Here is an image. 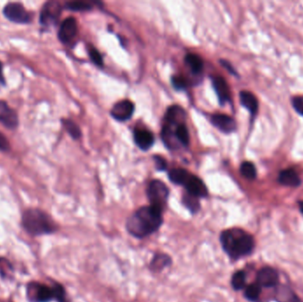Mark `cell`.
Instances as JSON below:
<instances>
[{
    "instance_id": "3",
    "label": "cell",
    "mask_w": 303,
    "mask_h": 302,
    "mask_svg": "<svg viewBox=\"0 0 303 302\" xmlns=\"http://www.w3.org/2000/svg\"><path fill=\"white\" fill-rule=\"evenodd\" d=\"M22 225L28 233L40 236L55 231L56 226L50 216L39 210H29L22 216Z\"/></svg>"
},
{
    "instance_id": "10",
    "label": "cell",
    "mask_w": 303,
    "mask_h": 302,
    "mask_svg": "<svg viewBox=\"0 0 303 302\" xmlns=\"http://www.w3.org/2000/svg\"><path fill=\"white\" fill-rule=\"evenodd\" d=\"M134 110V104L131 101L127 100H121L113 106L111 110V115L117 121L125 122L131 118Z\"/></svg>"
},
{
    "instance_id": "29",
    "label": "cell",
    "mask_w": 303,
    "mask_h": 302,
    "mask_svg": "<svg viewBox=\"0 0 303 302\" xmlns=\"http://www.w3.org/2000/svg\"><path fill=\"white\" fill-rule=\"evenodd\" d=\"M54 299H56L59 302H67L66 299V293L64 288L60 285H55L54 286Z\"/></svg>"
},
{
    "instance_id": "5",
    "label": "cell",
    "mask_w": 303,
    "mask_h": 302,
    "mask_svg": "<svg viewBox=\"0 0 303 302\" xmlns=\"http://www.w3.org/2000/svg\"><path fill=\"white\" fill-rule=\"evenodd\" d=\"M4 15L14 24H27L31 21V14L28 12L24 5L20 3H9L5 6Z\"/></svg>"
},
{
    "instance_id": "17",
    "label": "cell",
    "mask_w": 303,
    "mask_h": 302,
    "mask_svg": "<svg viewBox=\"0 0 303 302\" xmlns=\"http://www.w3.org/2000/svg\"><path fill=\"white\" fill-rule=\"evenodd\" d=\"M240 103L252 114H255L258 110V101L255 96L249 91H241L240 94Z\"/></svg>"
},
{
    "instance_id": "24",
    "label": "cell",
    "mask_w": 303,
    "mask_h": 302,
    "mask_svg": "<svg viewBox=\"0 0 303 302\" xmlns=\"http://www.w3.org/2000/svg\"><path fill=\"white\" fill-rule=\"evenodd\" d=\"M231 286L234 290L243 289L246 286V274L244 271H237L231 278Z\"/></svg>"
},
{
    "instance_id": "30",
    "label": "cell",
    "mask_w": 303,
    "mask_h": 302,
    "mask_svg": "<svg viewBox=\"0 0 303 302\" xmlns=\"http://www.w3.org/2000/svg\"><path fill=\"white\" fill-rule=\"evenodd\" d=\"M293 108L297 113L303 117V96L294 97L293 99Z\"/></svg>"
},
{
    "instance_id": "23",
    "label": "cell",
    "mask_w": 303,
    "mask_h": 302,
    "mask_svg": "<svg viewBox=\"0 0 303 302\" xmlns=\"http://www.w3.org/2000/svg\"><path fill=\"white\" fill-rule=\"evenodd\" d=\"M261 286L258 284H251L247 286L245 291V296L251 301H257L261 294Z\"/></svg>"
},
{
    "instance_id": "18",
    "label": "cell",
    "mask_w": 303,
    "mask_h": 302,
    "mask_svg": "<svg viewBox=\"0 0 303 302\" xmlns=\"http://www.w3.org/2000/svg\"><path fill=\"white\" fill-rule=\"evenodd\" d=\"M191 176L190 173L183 169H174L169 173V177L172 183L179 185H183L187 183V181Z\"/></svg>"
},
{
    "instance_id": "25",
    "label": "cell",
    "mask_w": 303,
    "mask_h": 302,
    "mask_svg": "<svg viewBox=\"0 0 303 302\" xmlns=\"http://www.w3.org/2000/svg\"><path fill=\"white\" fill-rule=\"evenodd\" d=\"M62 123H63L64 127H65V129L67 130V133L73 138L77 140V138L80 137V129H79V127L77 126L76 123H74L73 121H71V120H63Z\"/></svg>"
},
{
    "instance_id": "4",
    "label": "cell",
    "mask_w": 303,
    "mask_h": 302,
    "mask_svg": "<svg viewBox=\"0 0 303 302\" xmlns=\"http://www.w3.org/2000/svg\"><path fill=\"white\" fill-rule=\"evenodd\" d=\"M169 188L160 180L152 181L147 188V197L150 200L151 206L164 210L169 198Z\"/></svg>"
},
{
    "instance_id": "20",
    "label": "cell",
    "mask_w": 303,
    "mask_h": 302,
    "mask_svg": "<svg viewBox=\"0 0 303 302\" xmlns=\"http://www.w3.org/2000/svg\"><path fill=\"white\" fill-rule=\"evenodd\" d=\"M170 263H171V260L169 256L164 253H159L153 257V261L151 263V269L155 271L161 270L164 268H166L167 266L170 265Z\"/></svg>"
},
{
    "instance_id": "33",
    "label": "cell",
    "mask_w": 303,
    "mask_h": 302,
    "mask_svg": "<svg viewBox=\"0 0 303 302\" xmlns=\"http://www.w3.org/2000/svg\"><path fill=\"white\" fill-rule=\"evenodd\" d=\"M154 160H155V165H156L157 170L161 171V170H164L166 169V160L164 158H161L160 156H156L154 158Z\"/></svg>"
},
{
    "instance_id": "14",
    "label": "cell",
    "mask_w": 303,
    "mask_h": 302,
    "mask_svg": "<svg viewBox=\"0 0 303 302\" xmlns=\"http://www.w3.org/2000/svg\"><path fill=\"white\" fill-rule=\"evenodd\" d=\"M134 140L140 149L147 151L153 146L154 137L153 133H151L149 130L137 129L134 132Z\"/></svg>"
},
{
    "instance_id": "13",
    "label": "cell",
    "mask_w": 303,
    "mask_h": 302,
    "mask_svg": "<svg viewBox=\"0 0 303 302\" xmlns=\"http://www.w3.org/2000/svg\"><path fill=\"white\" fill-rule=\"evenodd\" d=\"M211 123L214 126L217 127L218 130L224 133L234 132L236 130L237 124L231 117L226 114L216 113L211 117Z\"/></svg>"
},
{
    "instance_id": "34",
    "label": "cell",
    "mask_w": 303,
    "mask_h": 302,
    "mask_svg": "<svg viewBox=\"0 0 303 302\" xmlns=\"http://www.w3.org/2000/svg\"><path fill=\"white\" fill-rule=\"evenodd\" d=\"M0 84L1 85H5L6 84V80L4 78L3 75V66H2L1 62H0Z\"/></svg>"
},
{
    "instance_id": "6",
    "label": "cell",
    "mask_w": 303,
    "mask_h": 302,
    "mask_svg": "<svg viewBox=\"0 0 303 302\" xmlns=\"http://www.w3.org/2000/svg\"><path fill=\"white\" fill-rule=\"evenodd\" d=\"M27 296L31 302H49L54 299V288L40 283H30L28 286Z\"/></svg>"
},
{
    "instance_id": "19",
    "label": "cell",
    "mask_w": 303,
    "mask_h": 302,
    "mask_svg": "<svg viewBox=\"0 0 303 302\" xmlns=\"http://www.w3.org/2000/svg\"><path fill=\"white\" fill-rule=\"evenodd\" d=\"M185 63L190 67L192 72L195 75L200 74L203 69V61L200 56L194 53H189L185 56Z\"/></svg>"
},
{
    "instance_id": "27",
    "label": "cell",
    "mask_w": 303,
    "mask_h": 302,
    "mask_svg": "<svg viewBox=\"0 0 303 302\" xmlns=\"http://www.w3.org/2000/svg\"><path fill=\"white\" fill-rule=\"evenodd\" d=\"M183 204L185 205L188 210H191L193 213H196L200 210V206L198 198L192 196L187 193L185 196L183 197Z\"/></svg>"
},
{
    "instance_id": "15",
    "label": "cell",
    "mask_w": 303,
    "mask_h": 302,
    "mask_svg": "<svg viewBox=\"0 0 303 302\" xmlns=\"http://www.w3.org/2000/svg\"><path fill=\"white\" fill-rule=\"evenodd\" d=\"M214 89L217 92V97L222 105L226 103L227 101L230 100V90L225 80L220 77H214L213 80Z\"/></svg>"
},
{
    "instance_id": "1",
    "label": "cell",
    "mask_w": 303,
    "mask_h": 302,
    "mask_svg": "<svg viewBox=\"0 0 303 302\" xmlns=\"http://www.w3.org/2000/svg\"><path fill=\"white\" fill-rule=\"evenodd\" d=\"M162 211L155 206H143L127 221V229L132 236L142 239L160 229Z\"/></svg>"
},
{
    "instance_id": "2",
    "label": "cell",
    "mask_w": 303,
    "mask_h": 302,
    "mask_svg": "<svg viewBox=\"0 0 303 302\" xmlns=\"http://www.w3.org/2000/svg\"><path fill=\"white\" fill-rule=\"evenodd\" d=\"M220 239L223 250L234 259L249 254L254 246L252 236L241 229L224 230Z\"/></svg>"
},
{
    "instance_id": "7",
    "label": "cell",
    "mask_w": 303,
    "mask_h": 302,
    "mask_svg": "<svg viewBox=\"0 0 303 302\" xmlns=\"http://www.w3.org/2000/svg\"><path fill=\"white\" fill-rule=\"evenodd\" d=\"M62 7L57 1H49L43 5L40 13V24L43 27L55 25L59 20Z\"/></svg>"
},
{
    "instance_id": "21",
    "label": "cell",
    "mask_w": 303,
    "mask_h": 302,
    "mask_svg": "<svg viewBox=\"0 0 303 302\" xmlns=\"http://www.w3.org/2000/svg\"><path fill=\"white\" fill-rule=\"evenodd\" d=\"M277 299L279 302H301V300L287 287H282L278 290Z\"/></svg>"
},
{
    "instance_id": "26",
    "label": "cell",
    "mask_w": 303,
    "mask_h": 302,
    "mask_svg": "<svg viewBox=\"0 0 303 302\" xmlns=\"http://www.w3.org/2000/svg\"><path fill=\"white\" fill-rule=\"evenodd\" d=\"M66 8L71 11H88L91 9V5L86 1H70L66 3Z\"/></svg>"
},
{
    "instance_id": "9",
    "label": "cell",
    "mask_w": 303,
    "mask_h": 302,
    "mask_svg": "<svg viewBox=\"0 0 303 302\" xmlns=\"http://www.w3.org/2000/svg\"><path fill=\"white\" fill-rule=\"evenodd\" d=\"M0 123L10 130L16 129L19 125V118L16 112L4 100H0Z\"/></svg>"
},
{
    "instance_id": "32",
    "label": "cell",
    "mask_w": 303,
    "mask_h": 302,
    "mask_svg": "<svg viewBox=\"0 0 303 302\" xmlns=\"http://www.w3.org/2000/svg\"><path fill=\"white\" fill-rule=\"evenodd\" d=\"M9 149H10V144L8 142V140L0 132V151L7 152Z\"/></svg>"
},
{
    "instance_id": "12",
    "label": "cell",
    "mask_w": 303,
    "mask_h": 302,
    "mask_svg": "<svg viewBox=\"0 0 303 302\" xmlns=\"http://www.w3.org/2000/svg\"><path fill=\"white\" fill-rule=\"evenodd\" d=\"M278 283V275L275 269L265 267L257 274V284L261 287H274Z\"/></svg>"
},
{
    "instance_id": "28",
    "label": "cell",
    "mask_w": 303,
    "mask_h": 302,
    "mask_svg": "<svg viewBox=\"0 0 303 302\" xmlns=\"http://www.w3.org/2000/svg\"><path fill=\"white\" fill-rule=\"evenodd\" d=\"M89 55H90V60H92L95 65L97 66H103V59L99 53V51L95 49V48H90L89 49Z\"/></svg>"
},
{
    "instance_id": "22",
    "label": "cell",
    "mask_w": 303,
    "mask_h": 302,
    "mask_svg": "<svg viewBox=\"0 0 303 302\" xmlns=\"http://www.w3.org/2000/svg\"><path fill=\"white\" fill-rule=\"evenodd\" d=\"M241 175L248 180H253L257 177V169L253 163L245 161L240 166Z\"/></svg>"
},
{
    "instance_id": "31",
    "label": "cell",
    "mask_w": 303,
    "mask_h": 302,
    "mask_svg": "<svg viewBox=\"0 0 303 302\" xmlns=\"http://www.w3.org/2000/svg\"><path fill=\"white\" fill-rule=\"evenodd\" d=\"M172 83L174 87L178 90H182L187 87V81L182 77H174L172 78Z\"/></svg>"
},
{
    "instance_id": "11",
    "label": "cell",
    "mask_w": 303,
    "mask_h": 302,
    "mask_svg": "<svg viewBox=\"0 0 303 302\" xmlns=\"http://www.w3.org/2000/svg\"><path fill=\"white\" fill-rule=\"evenodd\" d=\"M187 193L196 198H205L207 196V186L205 185L202 180L197 176L191 175L187 183L184 184Z\"/></svg>"
},
{
    "instance_id": "16",
    "label": "cell",
    "mask_w": 303,
    "mask_h": 302,
    "mask_svg": "<svg viewBox=\"0 0 303 302\" xmlns=\"http://www.w3.org/2000/svg\"><path fill=\"white\" fill-rule=\"evenodd\" d=\"M278 181L281 184L291 187H297L300 184V177L293 170H282L278 176Z\"/></svg>"
},
{
    "instance_id": "8",
    "label": "cell",
    "mask_w": 303,
    "mask_h": 302,
    "mask_svg": "<svg viewBox=\"0 0 303 302\" xmlns=\"http://www.w3.org/2000/svg\"><path fill=\"white\" fill-rule=\"evenodd\" d=\"M77 34V20L74 17H68L60 24V30L58 32V37L61 43H67L76 37Z\"/></svg>"
}]
</instances>
